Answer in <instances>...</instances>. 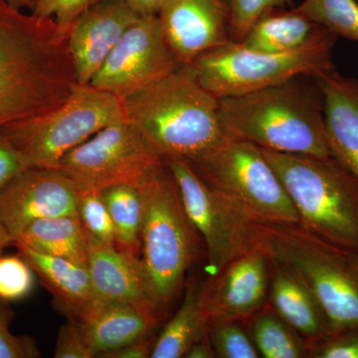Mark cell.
<instances>
[{"label": "cell", "mask_w": 358, "mask_h": 358, "mask_svg": "<svg viewBox=\"0 0 358 358\" xmlns=\"http://www.w3.org/2000/svg\"><path fill=\"white\" fill-rule=\"evenodd\" d=\"M77 85L54 20L0 0V128L62 105Z\"/></svg>", "instance_id": "cell-1"}, {"label": "cell", "mask_w": 358, "mask_h": 358, "mask_svg": "<svg viewBox=\"0 0 358 358\" xmlns=\"http://www.w3.org/2000/svg\"><path fill=\"white\" fill-rule=\"evenodd\" d=\"M303 78L219 99L226 134L280 154L331 157L322 91L313 78V84Z\"/></svg>", "instance_id": "cell-2"}, {"label": "cell", "mask_w": 358, "mask_h": 358, "mask_svg": "<svg viewBox=\"0 0 358 358\" xmlns=\"http://www.w3.org/2000/svg\"><path fill=\"white\" fill-rule=\"evenodd\" d=\"M127 121L134 124L164 160L190 159L227 136L219 99L183 65L122 100Z\"/></svg>", "instance_id": "cell-3"}, {"label": "cell", "mask_w": 358, "mask_h": 358, "mask_svg": "<svg viewBox=\"0 0 358 358\" xmlns=\"http://www.w3.org/2000/svg\"><path fill=\"white\" fill-rule=\"evenodd\" d=\"M263 152L293 201L300 225L327 243L358 253L357 178L331 155Z\"/></svg>", "instance_id": "cell-4"}, {"label": "cell", "mask_w": 358, "mask_h": 358, "mask_svg": "<svg viewBox=\"0 0 358 358\" xmlns=\"http://www.w3.org/2000/svg\"><path fill=\"white\" fill-rule=\"evenodd\" d=\"M258 247L307 285L334 334L358 327V273L348 252L300 224L258 223Z\"/></svg>", "instance_id": "cell-5"}, {"label": "cell", "mask_w": 358, "mask_h": 358, "mask_svg": "<svg viewBox=\"0 0 358 358\" xmlns=\"http://www.w3.org/2000/svg\"><path fill=\"white\" fill-rule=\"evenodd\" d=\"M143 199L141 251L150 294L160 313L178 293L196 256L197 232L183 208L166 164L141 186Z\"/></svg>", "instance_id": "cell-6"}, {"label": "cell", "mask_w": 358, "mask_h": 358, "mask_svg": "<svg viewBox=\"0 0 358 358\" xmlns=\"http://www.w3.org/2000/svg\"><path fill=\"white\" fill-rule=\"evenodd\" d=\"M336 38L324 28L310 43L285 53L250 50L230 41L186 66L216 98L244 95L294 78H315L336 70L331 55Z\"/></svg>", "instance_id": "cell-7"}, {"label": "cell", "mask_w": 358, "mask_h": 358, "mask_svg": "<svg viewBox=\"0 0 358 358\" xmlns=\"http://www.w3.org/2000/svg\"><path fill=\"white\" fill-rule=\"evenodd\" d=\"M185 162L252 220L300 224L281 179L258 145L227 136L208 152Z\"/></svg>", "instance_id": "cell-8"}, {"label": "cell", "mask_w": 358, "mask_h": 358, "mask_svg": "<svg viewBox=\"0 0 358 358\" xmlns=\"http://www.w3.org/2000/svg\"><path fill=\"white\" fill-rule=\"evenodd\" d=\"M124 120L121 99L91 84H78L62 105L0 129L22 155L26 166L58 169L73 148Z\"/></svg>", "instance_id": "cell-9"}, {"label": "cell", "mask_w": 358, "mask_h": 358, "mask_svg": "<svg viewBox=\"0 0 358 358\" xmlns=\"http://www.w3.org/2000/svg\"><path fill=\"white\" fill-rule=\"evenodd\" d=\"M164 164L138 129L124 120L73 148L61 159L58 169L78 189L101 192L117 185L140 188Z\"/></svg>", "instance_id": "cell-10"}, {"label": "cell", "mask_w": 358, "mask_h": 358, "mask_svg": "<svg viewBox=\"0 0 358 358\" xmlns=\"http://www.w3.org/2000/svg\"><path fill=\"white\" fill-rule=\"evenodd\" d=\"M186 215L203 240L209 277L219 274L238 257L258 248V223L204 182L187 162L167 159Z\"/></svg>", "instance_id": "cell-11"}, {"label": "cell", "mask_w": 358, "mask_h": 358, "mask_svg": "<svg viewBox=\"0 0 358 358\" xmlns=\"http://www.w3.org/2000/svg\"><path fill=\"white\" fill-rule=\"evenodd\" d=\"M180 66L157 14H148L127 30L90 84L122 100Z\"/></svg>", "instance_id": "cell-12"}, {"label": "cell", "mask_w": 358, "mask_h": 358, "mask_svg": "<svg viewBox=\"0 0 358 358\" xmlns=\"http://www.w3.org/2000/svg\"><path fill=\"white\" fill-rule=\"evenodd\" d=\"M78 196L74 181L60 169L29 167L0 192V222L15 242L34 221L78 215Z\"/></svg>", "instance_id": "cell-13"}, {"label": "cell", "mask_w": 358, "mask_h": 358, "mask_svg": "<svg viewBox=\"0 0 358 358\" xmlns=\"http://www.w3.org/2000/svg\"><path fill=\"white\" fill-rule=\"evenodd\" d=\"M271 261L261 248L238 257L202 285L200 305L207 322L249 319L267 303Z\"/></svg>", "instance_id": "cell-14"}, {"label": "cell", "mask_w": 358, "mask_h": 358, "mask_svg": "<svg viewBox=\"0 0 358 358\" xmlns=\"http://www.w3.org/2000/svg\"><path fill=\"white\" fill-rule=\"evenodd\" d=\"M157 17L181 66L230 42L229 0H162Z\"/></svg>", "instance_id": "cell-15"}, {"label": "cell", "mask_w": 358, "mask_h": 358, "mask_svg": "<svg viewBox=\"0 0 358 358\" xmlns=\"http://www.w3.org/2000/svg\"><path fill=\"white\" fill-rule=\"evenodd\" d=\"M129 0H100L80 15L67 44L79 85H88L127 30L141 17Z\"/></svg>", "instance_id": "cell-16"}, {"label": "cell", "mask_w": 358, "mask_h": 358, "mask_svg": "<svg viewBox=\"0 0 358 358\" xmlns=\"http://www.w3.org/2000/svg\"><path fill=\"white\" fill-rule=\"evenodd\" d=\"M88 238L87 268L96 298L129 303L159 322L162 313L150 294L140 257Z\"/></svg>", "instance_id": "cell-17"}, {"label": "cell", "mask_w": 358, "mask_h": 358, "mask_svg": "<svg viewBox=\"0 0 358 358\" xmlns=\"http://www.w3.org/2000/svg\"><path fill=\"white\" fill-rule=\"evenodd\" d=\"M68 315L95 357L147 338L159 322L129 303L96 298Z\"/></svg>", "instance_id": "cell-18"}, {"label": "cell", "mask_w": 358, "mask_h": 358, "mask_svg": "<svg viewBox=\"0 0 358 358\" xmlns=\"http://www.w3.org/2000/svg\"><path fill=\"white\" fill-rule=\"evenodd\" d=\"M324 98V129L331 157L358 181V80L336 70L313 78Z\"/></svg>", "instance_id": "cell-19"}, {"label": "cell", "mask_w": 358, "mask_h": 358, "mask_svg": "<svg viewBox=\"0 0 358 358\" xmlns=\"http://www.w3.org/2000/svg\"><path fill=\"white\" fill-rule=\"evenodd\" d=\"M267 305L308 341L310 350L334 334L326 313L307 285L289 268L273 261Z\"/></svg>", "instance_id": "cell-20"}, {"label": "cell", "mask_w": 358, "mask_h": 358, "mask_svg": "<svg viewBox=\"0 0 358 358\" xmlns=\"http://www.w3.org/2000/svg\"><path fill=\"white\" fill-rule=\"evenodd\" d=\"M14 246L35 274L39 275L45 287L53 294L56 303L66 315L77 312L95 300L87 266L39 253L23 245Z\"/></svg>", "instance_id": "cell-21"}, {"label": "cell", "mask_w": 358, "mask_h": 358, "mask_svg": "<svg viewBox=\"0 0 358 358\" xmlns=\"http://www.w3.org/2000/svg\"><path fill=\"white\" fill-rule=\"evenodd\" d=\"M322 29L296 7L278 8L259 18L239 43L250 50L285 53L310 43Z\"/></svg>", "instance_id": "cell-22"}, {"label": "cell", "mask_w": 358, "mask_h": 358, "mask_svg": "<svg viewBox=\"0 0 358 358\" xmlns=\"http://www.w3.org/2000/svg\"><path fill=\"white\" fill-rule=\"evenodd\" d=\"M87 266L89 238L78 215L40 219L26 227L14 245Z\"/></svg>", "instance_id": "cell-23"}, {"label": "cell", "mask_w": 358, "mask_h": 358, "mask_svg": "<svg viewBox=\"0 0 358 358\" xmlns=\"http://www.w3.org/2000/svg\"><path fill=\"white\" fill-rule=\"evenodd\" d=\"M202 285L192 282L178 312L155 341L152 358H180L188 348L207 334L208 322L200 305Z\"/></svg>", "instance_id": "cell-24"}, {"label": "cell", "mask_w": 358, "mask_h": 358, "mask_svg": "<svg viewBox=\"0 0 358 358\" xmlns=\"http://www.w3.org/2000/svg\"><path fill=\"white\" fill-rule=\"evenodd\" d=\"M245 320H248L246 329L260 357H310L308 341L267 303Z\"/></svg>", "instance_id": "cell-25"}, {"label": "cell", "mask_w": 358, "mask_h": 358, "mask_svg": "<svg viewBox=\"0 0 358 358\" xmlns=\"http://www.w3.org/2000/svg\"><path fill=\"white\" fill-rule=\"evenodd\" d=\"M101 194L114 224L115 245L122 251L138 256L143 216L141 188L128 185H113L101 190Z\"/></svg>", "instance_id": "cell-26"}, {"label": "cell", "mask_w": 358, "mask_h": 358, "mask_svg": "<svg viewBox=\"0 0 358 358\" xmlns=\"http://www.w3.org/2000/svg\"><path fill=\"white\" fill-rule=\"evenodd\" d=\"M296 8L336 37L358 43V0H303Z\"/></svg>", "instance_id": "cell-27"}, {"label": "cell", "mask_w": 358, "mask_h": 358, "mask_svg": "<svg viewBox=\"0 0 358 358\" xmlns=\"http://www.w3.org/2000/svg\"><path fill=\"white\" fill-rule=\"evenodd\" d=\"M242 320H215L208 322L207 334L218 358H259L251 336Z\"/></svg>", "instance_id": "cell-28"}, {"label": "cell", "mask_w": 358, "mask_h": 358, "mask_svg": "<svg viewBox=\"0 0 358 358\" xmlns=\"http://www.w3.org/2000/svg\"><path fill=\"white\" fill-rule=\"evenodd\" d=\"M77 213L90 238L109 246H115L114 224L101 192L79 190Z\"/></svg>", "instance_id": "cell-29"}, {"label": "cell", "mask_w": 358, "mask_h": 358, "mask_svg": "<svg viewBox=\"0 0 358 358\" xmlns=\"http://www.w3.org/2000/svg\"><path fill=\"white\" fill-rule=\"evenodd\" d=\"M34 274L20 254L0 256V301L10 303L26 298L34 287Z\"/></svg>", "instance_id": "cell-30"}, {"label": "cell", "mask_w": 358, "mask_h": 358, "mask_svg": "<svg viewBox=\"0 0 358 358\" xmlns=\"http://www.w3.org/2000/svg\"><path fill=\"white\" fill-rule=\"evenodd\" d=\"M230 41L239 43L264 14L285 6H293V0H229Z\"/></svg>", "instance_id": "cell-31"}, {"label": "cell", "mask_w": 358, "mask_h": 358, "mask_svg": "<svg viewBox=\"0 0 358 358\" xmlns=\"http://www.w3.org/2000/svg\"><path fill=\"white\" fill-rule=\"evenodd\" d=\"M100 0H37L33 15L49 18L57 24L63 37L68 39L71 28L81 14Z\"/></svg>", "instance_id": "cell-32"}, {"label": "cell", "mask_w": 358, "mask_h": 358, "mask_svg": "<svg viewBox=\"0 0 358 358\" xmlns=\"http://www.w3.org/2000/svg\"><path fill=\"white\" fill-rule=\"evenodd\" d=\"M13 313L0 301V358H36L41 353L34 339L10 331Z\"/></svg>", "instance_id": "cell-33"}, {"label": "cell", "mask_w": 358, "mask_h": 358, "mask_svg": "<svg viewBox=\"0 0 358 358\" xmlns=\"http://www.w3.org/2000/svg\"><path fill=\"white\" fill-rule=\"evenodd\" d=\"M310 357L358 358V327L338 331L313 345Z\"/></svg>", "instance_id": "cell-34"}, {"label": "cell", "mask_w": 358, "mask_h": 358, "mask_svg": "<svg viewBox=\"0 0 358 358\" xmlns=\"http://www.w3.org/2000/svg\"><path fill=\"white\" fill-rule=\"evenodd\" d=\"M55 358H94L93 353L85 343L83 336L71 320L59 331L56 341Z\"/></svg>", "instance_id": "cell-35"}, {"label": "cell", "mask_w": 358, "mask_h": 358, "mask_svg": "<svg viewBox=\"0 0 358 358\" xmlns=\"http://www.w3.org/2000/svg\"><path fill=\"white\" fill-rule=\"evenodd\" d=\"M29 169L20 152L0 129V192L15 176Z\"/></svg>", "instance_id": "cell-36"}, {"label": "cell", "mask_w": 358, "mask_h": 358, "mask_svg": "<svg viewBox=\"0 0 358 358\" xmlns=\"http://www.w3.org/2000/svg\"><path fill=\"white\" fill-rule=\"evenodd\" d=\"M155 341L152 336L138 339L134 343L112 350V352L103 353L100 357L103 358H148L152 357L155 345Z\"/></svg>", "instance_id": "cell-37"}, {"label": "cell", "mask_w": 358, "mask_h": 358, "mask_svg": "<svg viewBox=\"0 0 358 358\" xmlns=\"http://www.w3.org/2000/svg\"><path fill=\"white\" fill-rule=\"evenodd\" d=\"M185 358H213L215 357L213 348H212L208 334L203 338H199L186 352Z\"/></svg>", "instance_id": "cell-38"}, {"label": "cell", "mask_w": 358, "mask_h": 358, "mask_svg": "<svg viewBox=\"0 0 358 358\" xmlns=\"http://www.w3.org/2000/svg\"><path fill=\"white\" fill-rule=\"evenodd\" d=\"M129 2L141 15H148L157 14L162 0H129Z\"/></svg>", "instance_id": "cell-39"}, {"label": "cell", "mask_w": 358, "mask_h": 358, "mask_svg": "<svg viewBox=\"0 0 358 358\" xmlns=\"http://www.w3.org/2000/svg\"><path fill=\"white\" fill-rule=\"evenodd\" d=\"M14 244V238L11 236L8 230L0 222V256L3 253L7 247Z\"/></svg>", "instance_id": "cell-40"}, {"label": "cell", "mask_w": 358, "mask_h": 358, "mask_svg": "<svg viewBox=\"0 0 358 358\" xmlns=\"http://www.w3.org/2000/svg\"><path fill=\"white\" fill-rule=\"evenodd\" d=\"M3 1L14 7V8L20 9V10L28 9L31 13L37 3V0H3Z\"/></svg>", "instance_id": "cell-41"}, {"label": "cell", "mask_w": 358, "mask_h": 358, "mask_svg": "<svg viewBox=\"0 0 358 358\" xmlns=\"http://www.w3.org/2000/svg\"><path fill=\"white\" fill-rule=\"evenodd\" d=\"M348 256H350V260L353 267H355L358 273V253H348Z\"/></svg>", "instance_id": "cell-42"}]
</instances>
